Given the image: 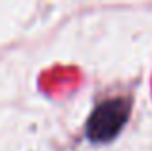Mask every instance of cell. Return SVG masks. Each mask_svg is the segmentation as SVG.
Wrapping results in <instances>:
<instances>
[{"label": "cell", "instance_id": "6da1fadb", "mask_svg": "<svg viewBox=\"0 0 152 151\" xmlns=\"http://www.w3.org/2000/svg\"><path fill=\"white\" fill-rule=\"evenodd\" d=\"M131 113V101L125 97H115L100 103L87 122V138L94 144L112 141L123 130Z\"/></svg>", "mask_w": 152, "mask_h": 151}]
</instances>
